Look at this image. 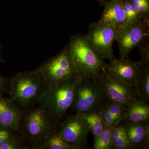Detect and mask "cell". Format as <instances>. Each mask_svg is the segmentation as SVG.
I'll return each mask as SVG.
<instances>
[{
    "label": "cell",
    "instance_id": "obj_1",
    "mask_svg": "<svg viewBox=\"0 0 149 149\" xmlns=\"http://www.w3.org/2000/svg\"><path fill=\"white\" fill-rule=\"evenodd\" d=\"M45 89L37 70L19 72L10 78L9 100L23 112L35 107Z\"/></svg>",
    "mask_w": 149,
    "mask_h": 149
},
{
    "label": "cell",
    "instance_id": "obj_2",
    "mask_svg": "<svg viewBox=\"0 0 149 149\" xmlns=\"http://www.w3.org/2000/svg\"><path fill=\"white\" fill-rule=\"evenodd\" d=\"M83 79L78 76L46 87L39 100L52 122L58 127L72 105L75 88Z\"/></svg>",
    "mask_w": 149,
    "mask_h": 149
},
{
    "label": "cell",
    "instance_id": "obj_3",
    "mask_svg": "<svg viewBox=\"0 0 149 149\" xmlns=\"http://www.w3.org/2000/svg\"><path fill=\"white\" fill-rule=\"evenodd\" d=\"M67 45L70 59L78 75L83 79L98 80L107 63L93 50L84 34L71 36Z\"/></svg>",
    "mask_w": 149,
    "mask_h": 149
},
{
    "label": "cell",
    "instance_id": "obj_4",
    "mask_svg": "<svg viewBox=\"0 0 149 149\" xmlns=\"http://www.w3.org/2000/svg\"><path fill=\"white\" fill-rule=\"evenodd\" d=\"M58 127L52 122L45 109L39 105L23 113L18 133L33 149Z\"/></svg>",
    "mask_w": 149,
    "mask_h": 149
},
{
    "label": "cell",
    "instance_id": "obj_5",
    "mask_svg": "<svg viewBox=\"0 0 149 149\" xmlns=\"http://www.w3.org/2000/svg\"><path fill=\"white\" fill-rule=\"evenodd\" d=\"M106 100L98 80L83 78L75 88L70 108L76 113L97 112Z\"/></svg>",
    "mask_w": 149,
    "mask_h": 149
},
{
    "label": "cell",
    "instance_id": "obj_6",
    "mask_svg": "<svg viewBox=\"0 0 149 149\" xmlns=\"http://www.w3.org/2000/svg\"><path fill=\"white\" fill-rule=\"evenodd\" d=\"M36 70L42 77L45 88L79 76L74 69L68 45Z\"/></svg>",
    "mask_w": 149,
    "mask_h": 149
},
{
    "label": "cell",
    "instance_id": "obj_7",
    "mask_svg": "<svg viewBox=\"0 0 149 149\" xmlns=\"http://www.w3.org/2000/svg\"><path fill=\"white\" fill-rule=\"evenodd\" d=\"M117 31L113 26L97 22L90 24L84 36L96 53L111 62L116 58L113 52L112 45L116 40Z\"/></svg>",
    "mask_w": 149,
    "mask_h": 149
},
{
    "label": "cell",
    "instance_id": "obj_8",
    "mask_svg": "<svg viewBox=\"0 0 149 149\" xmlns=\"http://www.w3.org/2000/svg\"><path fill=\"white\" fill-rule=\"evenodd\" d=\"M149 39V18L142 19L128 27L117 29L116 40L120 58L128 56L133 49L139 47Z\"/></svg>",
    "mask_w": 149,
    "mask_h": 149
},
{
    "label": "cell",
    "instance_id": "obj_9",
    "mask_svg": "<svg viewBox=\"0 0 149 149\" xmlns=\"http://www.w3.org/2000/svg\"><path fill=\"white\" fill-rule=\"evenodd\" d=\"M58 125L63 138L74 149H88L90 133L78 114H66Z\"/></svg>",
    "mask_w": 149,
    "mask_h": 149
},
{
    "label": "cell",
    "instance_id": "obj_10",
    "mask_svg": "<svg viewBox=\"0 0 149 149\" xmlns=\"http://www.w3.org/2000/svg\"><path fill=\"white\" fill-rule=\"evenodd\" d=\"M98 80L108 100L127 107L137 98L133 87L111 76L104 70Z\"/></svg>",
    "mask_w": 149,
    "mask_h": 149
},
{
    "label": "cell",
    "instance_id": "obj_11",
    "mask_svg": "<svg viewBox=\"0 0 149 149\" xmlns=\"http://www.w3.org/2000/svg\"><path fill=\"white\" fill-rule=\"evenodd\" d=\"M143 66L141 61H133L128 56L124 58H116L109 63H107L104 70L111 76L133 87Z\"/></svg>",
    "mask_w": 149,
    "mask_h": 149
},
{
    "label": "cell",
    "instance_id": "obj_12",
    "mask_svg": "<svg viewBox=\"0 0 149 149\" xmlns=\"http://www.w3.org/2000/svg\"><path fill=\"white\" fill-rule=\"evenodd\" d=\"M124 126L131 149L149 148V122H126Z\"/></svg>",
    "mask_w": 149,
    "mask_h": 149
},
{
    "label": "cell",
    "instance_id": "obj_13",
    "mask_svg": "<svg viewBox=\"0 0 149 149\" xmlns=\"http://www.w3.org/2000/svg\"><path fill=\"white\" fill-rule=\"evenodd\" d=\"M23 113L8 99L0 97V126L18 132Z\"/></svg>",
    "mask_w": 149,
    "mask_h": 149
},
{
    "label": "cell",
    "instance_id": "obj_14",
    "mask_svg": "<svg viewBox=\"0 0 149 149\" xmlns=\"http://www.w3.org/2000/svg\"><path fill=\"white\" fill-rule=\"evenodd\" d=\"M103 12L98 21L102 24L111 25L119 29L125 23V14L122 0L106 1Z\"/></svg>",
    "mask_w": 149,
    "mask_h": 149
},
{
    "label": "cell",
    "instance_id": "obj_15",
    "mask_svg": "<svg viewBox=\"0 0 149 149\" xmlns=\"http://www.w3.org/2000/svg\"><path fill=\"white\" fill-rule=\"evenodd\" d=\"M126 122H149V104L137 98L126 107L123 120Z\"/></svg>",
    "mask_w": 149,
    "mask_h": 149
},
{
    "label": "cell",
    "instance_id": "obj_16",
    "mask_svg": "<svg viewBox=\"0 0 149 149\" xmlns=\"http://www.w3.org/2000/svg\"><path fill=\"white\" fill-rule=\"evenodd\" d=\"M87 128L92 133L94 140L101 134L105 127L101 117L97 112L77 113Z\"/></svg>",
    "mask_w": 149,
    "mask_h": 149
},
{
    "label": "cell",
    "instance_id": "obj_17",
    "mask_svg": "<svg viewBox=\"0 0 149 149\" xmlns=\"http://www.w3.org/2000/svg\"><path fill=\"white\" fill-rule=\"evenodd\" d=\"M133 88L137 97L149 103V65L141 68L138 80Z\"/></svg>",
    "mask_w": 149,
    "mask_h": 149
},
{
    "label": "cell",
    "instance_id": "obj_18",
    "mask_svg": "<svg viewBox=\"0 0 149 149\" xmlns=\"http://www.w3.org/2000/svg\"><path fill=\"white\" fill-rule=\"evenodd\" d=\"M33 149H74L63 138L58 129L54 130L40 145Z\"/></svg>",
    "mask_w": 149,
    "mask_h": 149
},
{
    "label": "cell",
    "instance_id": "obj_19",
    "mask_svg": "<svg viewBox=\"0 0 149 149\" xmlns=\"http://www.w3.org/2000/svg\"><path fill=\"white\" fill-rule=\"evenodd\" d=\"M111 149H131L124 125L119 124L113 127Z\"/></svg>",
    "mask_w": 149,
    "mask_h": 149
},
{
    "label": "cell",
    "instance_id": "obj_20",
    "mask_svg": "<svg viewBox=\"0 0 149 149\" xmlns=\"http://www.w3.org/2000/svg\"><path fill=\"white\" fill-rule=\"evenodd\" d=\"M122 2L125 14V23L122 27L133 25L142 19L139 10L131 0H122Z\"/></svg>",
    "mask_w": 149,
    "mask_h": 149
},
{
    "label": "cell",
    "instance_id": "obj_21",
    "mask_svg": "<svg viewBox=\"0 0 149 149\" xmlns=\"http://www.w3.org/2000/svg\"><path fill=\"white\" fill-rule=\"evenodd\" d=\"M102 107L107 110L114 118L118 125L120 124L121 121H123L127 107L107 100Z\"/></svg>",
    "mask_w": 149,
    "mask_h": 149
},
{
    "label": "cell",
    "instance_id": "obj_22",
    "mask_svg": "<svg viewBox=\"0 0 149 149\" xmlns=\"http://www.w3.org/2000/svg\"><path fill=\"white\" fill-rule=\"evenodd\" d=\"M113 127L106 125L100 135L94 140V144L92 149H111V136Z\"/></svg>",
    "mask_w": 149,
    "mask_h": 149
},
{
    "label": "cell",
    "instance_id": "obj_23",
    "mask_svg": "<svg viewBox=\"0 0 149 149\" xmlns=\"http://www.w3.org/2000/svg\"><path fill=\"white\" fill-rule=\"evenodd\" d=\"M23 142H24V141L21 136L17 134L1 145L0 149H25L26 147L22 143Z\"/></svg>",
    "mask_w": 149,
    "mask_h": 149
},
{
    "label": "cell",
    "instance_id": "obj_24",
    "mask_svg": "<svg viewBox=\"0 0 149 149\" xmlns=\"http://www.w3.org/2000/svg\"><path fill=\"white\" fill-rule=\"evenodd\" d=\"M138 9L142 19L149 18V0H131Z\"/></svg>",
    "mask_w": 149,
    "mask_h": 149
},
{
    "label": "cell",
    "instance_id": "obj_25",
    "mask_svg": "<svg viewBox=\"0 0 149 149\" xmlns=\"http://www.w3.org/2000/svg\"><path fill=\"white\" fill-rule=\"evenodd\" d=\"M141 61L143 65H149V39L139 47Z\"/></svg>",
    "mask_w": 149,
    "mask_h": 149
},
{
    "label": "cell",
    "instance_id": "obj_26",
    "mask_svg": "<svg viewBox=\"0 0 149 149\" xmlns=\"http://www.w3.org/2000/svg\"><path fill=\"white\" fill-rule=\"evenodd\" d=\"M18 132L0 126V146L17 135Z\"/></svg>",
    "mask_w": 149,
    "mask_h": 149
},
{
    "label": "cell",
    "instance_id": "obj_27",
    "mask_svg": "<svg viewBox=\"0 0 149 149\" xmlns=\"http://www.w3.org/2000/svg\"><path fill=\"white\" fill-rule=\"evenodd\" d=\"M10 88V78H6L0 74V97L8 94Z\"/></svg>",
    "mask_w": 149,
    "mask_h": 149
},
{
    "label": "cell",
    "instance_id": "obj_28",
    "mask_svg": "<svg viewBox=\"0 0 149 149\" xmlns=\"http://www.w3.org/2000/svg\"><path fill=\"white\" fill-rule=\"evenodd\" d=\"M97 1L100 3L101 6H104V3L106 0H97Z\"/></svg>",
    "mask_w": 149,
    "mask_h": 149
},
{
    "label": "cell",
    "instance_id": "obj_29",
    "mask_svg": "<svg viewBox=\"0 0 149 149\" xmlns=\"http://www.w3.org/2000/svg\"><path fill=\"white\" fill-rule=\"evenodd\" d=\"M1 44H0V62H3L2 58L1 56Z\"/></svg>",
    "mask_w": 149,
    "mask_h": 149
}]
</instances>
